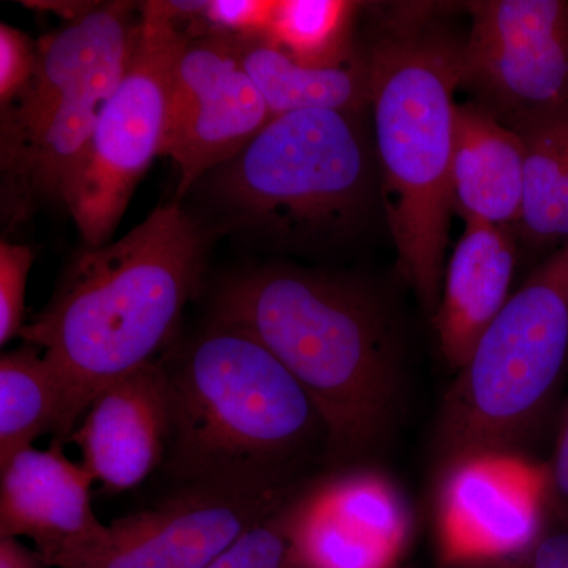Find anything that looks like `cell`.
Here are the masks:
<instances>
[{
    "instance_id": "cell-1",
    "label": "cell",
    "mask_w": 568,
    "mask_h": 568,
    "mask_svg": "<svg viewBox=\"0 0 568 568\" xmlns=\"http://www.w3.org/2000/svg\"><path fill=\"white\" fill-rule=\"evenodd\" d=\"M209 231L179 201L119 241L85 246L21 338L43 354L62 395V443L102 388L162 357L203 282Z\"/></svg>"
},
{
    "instance_id": "cell-2",
    "label": "cell",
    "mask_w": 568,
    "mask_h": 568,
    "mask_svg": "<svg viewBox=\"0 0 568 568\" xmlns=\"http://www.w3.org/2000/svg\"><path fill=\"white\" fill-rule=\"evenodd\" d=\"M160 358L171 403L162 469L173 487L294 491L316 450L328 455L315 403L248 332L211 320Z\"/></svg>"
},
{
    "instance_id": "cell-3",
    "label": "cell",
    "mask_w": 568,
    "mask_h": 568,
    "mask_svg": "<svg viewBox=\"0 0 568 568\" xmlns=\"http://www.w3.org/2000/svg\"><path fill=\"white\" fill-rule=\"evenodd\" d=\"M213 321L248 332L298 381L328 432V455L353 458L386 426L396 351L386 312L351 280L265 265L227 280Z\"/></svg>"
},
{
    "instance_id": "cell-4",
    "label": "cell",
    "mask_w": 568,
    "mask_h": 568,
    "mask_svg": "<svg viewBox=\"0 0 568 568\" xmlns=\"http://www.w3.org/2000/svg\"><path fill=\"white\" fill-rule=\"evenodd\" d=\"M375 119L381 197L405 276L426 308L443 293L462 43L437 31L424 9L388 18L365 52Z\"/></svg>"
},
{
    "instance_id": "cell-5",
    "label": "cell",
    "mask_w": 568,
    "mask_h": 568,
    "mask_svg": "<svg viewBox=\"0 0 568 568\" xmlns=\"http://www.w3.org/2000/svg\"><path fill=\"white\" fill-rule=\"evenodd\" d=\"M354 115L308 110L274 118L244 151L205 175L203 189L224 226L284 248L349 237L373 190Z\"/></svg>"
},
{
    "instance_id": "cell-6",
    "label": "cell",
    "mask_w": 568,
    "mask_h": 568,
    "mask_svg": "<svg viewBox=\"0 0 568 568\" xmlns=\"http://www.w3.org/2000/svg\"><path fill=\"white\" fill-rule=\"evenodd\" d=\"M141 24L132 2L97 3L39 43L31 84L0 108L2 219L14 226L63 204L104 104L121 82Z\"/></svg>"
},
{
    "instance_id": "cell-7",
    "label": "cell",
    "mask_w": 568,
    "mask_h": 568,
    "mask_svg": "<svg viewBox=\"0 0 568 568\" xmlns=\"http://www.w3.org/2000/svg\"><path fill=\"white\" fill-rule=\"evenodd\" d=\"M170 2H145L132 58L104 104L63 205L85 246L111 242L134 190L160 156L171 88L189 44Z\"/></svg>"
},
{
    "instance_id": "cell-8",
    "label": "cell",
    "mask_w": 568,
    "mask_h": 568,
    "mask_svg": "<svg viewBox=\"0 0 568 568\" xmlns=\"http://www.w3.org/2000/svg\"><path fill=\"white\" fill-rule=\"evenodd\" d=\"M568 361V239L511 295L462 368L455 410L469 443H496L525 424Z\"/></svg>"
},
{
    "instance_id": "cell-9",
    "label": "cell",
    "mask_w": 568,
    "mask_h": 568,
    "mask_svg": "<svg viewBox=\"0 0 568 568\" xmlns=\"http://www.w3.org/2000/svg\"><path fill=\"white\" fill-rule=\"evenodd\" d=\"M466 10L459 69L474 103L511 130L568 111L567 0H484Z\"/></svg>"
},
{
    "instance_id": "cell-10",
    "label": "cell",
    "mask_w": 568,
    "mask_h": 568,
    "mask_svg": "<svg viewBox=\"0 0 568 568\" xmlns=\"http://www.w3.org/2000/svg\"><path fill=\"white\" fill-rule=\"evenodd\" d=\"M271 111L231 37H190L175 69L160 156L178 166V201L205 175L244 151Z\"/></svg>"
},
{
    "instance_id": "cell-11",
    "label": "cell",
    "mask_w": 568,
    "mask_h": 568,
    "mask_svg": "<svg viewBox=\"0 0 568 568\" xmlns=\"http://www.w3.org/2000/svg\"><path fill=\"white\" fill-rule=\"evenodd\" d=\"M297 489L250 493L179 485L155 506L115 518L102 540L63 556L52 567L205 568Z\"/></svg>"
},
{
    "instance_id": "cell-12",
    "label": "cell",
    "mask_w": 568,
    "mask_h": 568,
    "mask_svg": "<svg viewBox=\"0 0 568 568\" xmlns=\"http://www.w3.org/2000/svg\"><path fill=\"white\" fill-rule=\"evenodd\" d=\"M171 403L162 358L102 388L67 443L104 493L136 488L166 459Z\"/></svg>"
},
{
    "instance_id": "cell-13",
    "label": "cell",
    "mask_w": 568,
    "mask_h": 568,
    "mask_svg": "<svg viewBox=\"0 0 568 568\" xmlns=\"http://www.w3.org/2000/svg\"><path fill=\"white\" fill-rule=\"evenodd\" d=\"M293 530L304 568H387L406 519L383 481L345 474L298 489Z\"/></svg>"
},
{
    "instance_id": "cell-14",
    "label": "cell",
    "mask_w": 568,
    "mask_h": 568,
    "mask_svg": "<svg viewBox=\"0 0 568 568\" xmlns=\"http://www.w3.org/2000/svg\"><path fill=\"white\" fill-rule=\"evenodd\" d=\"M62 446L24 448L0 465V537L31 538L48 567L108 532L92 508L95 480Z\"/></svg>"
},
{
    "instance_id": "cell-15",
    "label": "cell",
    "mask_w": 568,
    "mask_h": 568,
    "mask_svg": "<svg viewBox=\"0 0 568 568\" xmlns=\"http://www.w3.org/2000/svg\"><path fill=\"white\" fill-rule=\"evenodd\" d=\"M537 497L526 470L500 459H470L447 485L452 548L476 558L521 555L540 537Z\"/></svg>"
},
{
    "instance_id": "cell-16",
    "label": "cell",
    "mask_w": 568,
    "mask_h": 568,
    "mask_svg": "<svg viewBox=\"0 0 568 568\" xmlns=\"http://www.w3.org/2000/svg\"><path fill=\"white\" fill-rule=\"evenodd\" d=\"M517 248L510 227L466 223L446 272L436 312L440 349L463 368L488 325L510 301Z\"/></svg>"
},
{
    "instance_id": "cell-17",
    "label": "cell",
    "mask_w": 568,
    "mask_h": 568,
    "mask_svg": "<svg viewBox=\"0 0 568 568\" xmlns=\"http://www.w3.org/2000/svg\"><path fill=\"white\" fill-rule=\"evenodd\" d=\"M525 183L526 152L519 133L480 104H458L452 156L454 211L466 223L518 226Z\"/></svg>"
},
{
    "instance_id": "cell-18",
    "label": "cell",
    "mask_w": 568,
    "mask_h": 568,
    "mask_svg": "<svg viewBox=\"0 0 568 568\" xmlns=\"http://www.w3.org/2000/svg\"><path fill=\"white\" fill-rule=\"evenodd\" d=\"M237 40L244 69L272 118L308 110L355 114L369 106V65L365 52H354L334 65H305L264 39Z\"/></svg>"
},
{
    "instance_id": "cell-19",
    "label": "cell",
    "mask_w": 568,
    "mask_h": 568,
    "mask_svg": "<svg viewBox=\"0 0 568 568\" xmlns=\"http://www.w3.org/2000/svg\"><path fill=\"white\" fill-rule=\"evenodd\" d=\"M63 406L58 379L37 347L0 357V465L32 447L43 433L62 443ZM63 444V443H62Z\"/></svg>"
},
{
    "instance_id": "cell-20",
    "label": "cell",
    "mask_w": 568,
    "mask_h": 568,
    "mask_svg": "<svg viewBox=\"0 0 568 568\" xmlns=\"http://www.w3.org/2000/svg\"><path fill=\"white\" fill-rule=\"evenodd\" d=\"M525 142V203L518 226L532 242L560 237L568 223V111L515 130Z\"/></svg>"
},
{
    "instance_id": "cell-21",
    "label": "cell",
    "mask_w": 568,
    "mask_h": 568,
    "mask_svg": "<svg viewBox=\"0 0 568 568\" xmlns=\"http://www.w3.org/2000/svg\"><path fill=\"white\" fill-rule=\"evenodd\" d=\"M355 9L343 0H278L264 40L295 62L334 65L354 54L347 32Z\"/></svg>"
},
{
    "instance_id": "cell-22",
    "label": "cell",
    "mask_w": 568,
    "mask_h": 568,
    "mask_svg": "<svg viewBox=\"0 0 568 568\" xmlns=\"http://www.w3.org/2000/svg\"><path fill=\"white\" fill-rule=\"evenodd\" d=\"M297 491L250 526L205 568H304L293 530Z\"/></svg>"
},
{
    "instance_id": "cell-23",
    "label": "cell",
    "mask_w": 568,
    "mask_h": 568,
    "mask_svg": "<svg viewBox=\"0 0 568 568\" xmlns=\"http://www.w3.org/2000/svg\"><path fill=\"white\" fill-rule=\"evenodd\" d=\"M33 264L28 245L0 244V345L6 346L24 327L26 287Z\"/></svg>"
},
{
    "instance_id": "cell-24",
    "label": "cell",
    "mask_w": 568,
    "mask_h": 568,
    "mask_svg": "<svg viewBox=\"0 0 568 568\" xmlns=\"http://www.w3.org/2000/svg\"><path fill=\"white\" fill-rule=\"evenodd\" d=\"M276 7L278 0H209V7L197 22L207 28V36L265 39L274 22Z\"/></svg>"
},
{
    "instance_id": "cell-25",
    "label": "cell",
    "mask_w": 568,
    "mask_h": 568,
    "mask_svg": "<svg viewBox=\"0 0 568 568\" xmlns=\"http://www.w3.org/2000/svg\"><path fill=\"white\" fill-rule=\"evenodd\" d=\"M39 65V44L20 29L0 24V108L7 106L31 84Z\"/></svg>"
},
{
    "instance_id": "cell-26",
    "label": "cell",
    "mask_w": 568,
    "mask_h": 568,
    "mask_svg": "<svg viewBox=\"0 0 568 568\" xmlns=\"http://www.w3.org/2000/svg\"><path fill=\"white\" fill-rule=\"evenodd\" d=\"M515 558V568H568V529L538 537L532 547Z\"/></svg>"
},
{
    "instance_id": "cell-27",
    "label": "cell",
    "mask_w": 568,
    "mask_h": 568,
    "mask_svg": "<svg viewBox=\"0 0 568 568\" xmlns=\"http://www.w3.org/2000/svg\"><path fill=\"white\" fill-rule=\"evenodd\" d=\"M0 568H48L37 551L21 544L20 538L0 537Z\"/></svg>"
},
{
    "instance_id": "cell-28",
    "label": "cell",
    "mask_w": 568,
    "mask_h": 568,
    "mask_svg": "<svg viewBox=\"0 0 568 568\" xmlns=\"http://www.w3.org/2000/svg\"><path fill=\"white\" fill-rule=\"evenodd\" d=\"M551 478L552 487H555L560 499L568 503V418L566 425H564L562 435L559 437L558 448H556Z\"/></svg>"
}]
</instances>
